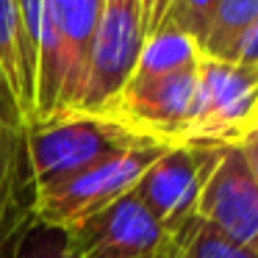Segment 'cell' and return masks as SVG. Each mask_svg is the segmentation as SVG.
Masks as SVG:
<instances>
[{
    "instance_id": "obj_6",
    "label": "cell",
    "mask_w": 258,
    "mask_h": 258,
    "mask_svg": "<svg viewBox=\"0 0 258 258\" xmlns=\"http://www.w3.org/2000/svg\"><path fill=\"white\" fill-rule=\"evenodd\" d=\"M195 217L228 244L258 252V180L236 142L222 147L200 191Z\"/></svg>"
},
{
    "instance_id": "obj_17",
    "label": "cell",
    "mask_w": 258,
    "mask_h": 258,
    "mask_svg": "<svg viewBox=\"0 0 258 258\" xmlns=\"http://www.w3.org/2000/svg\"><path fill=\"white\" fill-rule=\"evenodd\" d=\"M139 6H142V17H145V36H153L161 28L169 0H139Z\"/></svg>"
},
{
    "instance_id": "obj_1",
    "label": "cell",
    "mask_w": 258,
    "mask_h": 258,
    "mask_svg": "<svg viewBox=\"0 0 258 258\" xmlns=\"http://www.w3.org/2000/svg\"><path fill=\"white\" fill-rule=\"evenodd\" d=\"M36 197L58 189L78 172L142 145V136L108 114H61L25 131Z\"/></svg>"
},
{
    "instance_id": "obj_12",
    "label": "cell",
    "mask_w": 258,
    "mask_h": 258,
    "mask_svg": "<svg viewBox=\"0 0 258 258\" xmlns=\"http://www.w3.org/2000/svg\"><path fill=\"white\" fill-rule=\"evenodd\" d=\"M200 47L195 39L172 28H158L153 36H147L142 45L139 61L131 75V81H145V78H158V75L183 70L189 64L200 61Z\"/></svg>"
},
{
    "instance_id": "obj_18",
    "label": "cell",
    "mask_w": 258,
    "mask_h": 258,
    "mask_svg": "<svg viewBox=\"0 0 258 258\" xmlns=\"http://www.w3.org/2000/svg\"><path fill=\"white\" fill-rule=\"evenodd\" d=\"M236 145L241 147V153H244L247 164H250L252 175H255V180H258V125L247 128L244 134L239 136V142H236Z\"/></svg>"
},
{
    "instance_id": "obj_11",
    "label": "cell",
    "mask_w": 258,
    "mask_h": 258,
    "mask_svg": "<svg viewBox=\"0 0 258 258\" xmlns=\"http://www.w3.org/2000/svg\"><path fill=\"white\" fill-rule=\"evenodd\" d=\"M255 20L258 0H219L200 39V53L208 58L228 61L239 39L255 25Z\"/></svg>"
},
{
    "instance_id": "obj_14",
    "label": "cell",
    "mask_w": 258,
    "mask_h": 258,
    "mask_svg": "<svg viewBox=\"0 0 258 258\" xmlns=\"http://www.w3.org/2000/svg\"><path fill=\"white\" fill-rule=\"evenodd\" d=\"M172 236H175V258H258V252L233 247L225 239H219L217 233H211L208 228H203L197 217H191Z\"/></svg>"
},
{
    "instance_id": "obj_7",
    "label": "cell",
    "mask_w": 258,
    "mask_h": 258,
    "mask_svg": "<svg viewBox=\"0 0 258 258\" xmlns=\"http://www.w3.org/2000/svg\"><path fill=\"white\" fill-rule=\"evenodd\" d=\"M197 64L145 81H128L108 117L119 119L142 136L180 145L191 122L197 95Z\"/></svg>"
},
{
    "instance_id": "obj_3",
    "label": "cell",
    "mask_w": 258,
    "mask_h": 258,
    "mask_svg": "<svg viewBox=\"0 0 258 258\" xmlns=\"http://www.w3.org/2000/svg\"><path fill=\"white\" fill-rule=\"evenodd\" d=\"M258 125V64L200 56L186 142L233 145Z\"/></svg>"
},
{
    "instance_id": "obj_10",
    "label": "cell",
    "mask_w": 258,
    "mask_h": 258,
    "mask_svg": "<svg viewBox=\"0 0 258 258\" xmlns=\"http://www.w3.org/2000/svg\"><path fill=\"white\" fill-rule=\"evenodd\" d=\"M36 186L31 175L25 131L0 122V247L36 217Z\"/></svg>"
},
{
    "instance_id": "obj_13",
    "label": "cell",
    "mask_w": 258,
    "mask_h": 258,
    "mask_svg": "<svg viewBox=\"0 0 258 258\" xmlns=\"http://www.w3.org/2000/svg\"><path fill=\"white\" fill-rule=\"evenodd\" d=\"M0 258H81V255L64 228H50V225L39 222L34 217L17 236H12L0 247Z\"/></svg>"
},
{
    "instance_id": "obj_4",
    "label": "cell",
    "mask_w": 258,
    "mask_h": 258,
    "mask_svg": "<svg viewBox=\"0 0 258 258\" xmlns=\"http://www.w3.org/2000/svg\"><path fill=\"white\" fill-rule=\"evenodd\" d=\"M145 17L139 0H106L95 39L78 114H111L139 61L145 45ZM73 111V114H75Z\"/></svg>"
},
{
    "instance_id": "obj_2",
    "label": "cell",
    "mask_w": 258,
    "mask_h": 258,
    "mask_svg": "<svg viewBox=\"0 0 258 258\" xmlns=\"http://www.w3.org/2000/svg\"><path fill=\"white\" fill-rule=\"evenodd\" d=\"M169 147H172V142L147 139L142 145L131 147V150L103 158L100 164L78 172L58 189L36 197V208H34L36 219L50 225V228H64V230L84 222L86 217L106 208L117 197L134 191V186L139 183L145 169Z\"/></svg>"
},
{
    "instance_id": "obj_16",
    "label": "cell",
    "mask_w": 258,
    "mask_h": 258,
    "mask_svg": "<svg viewBox=\"0 0 258 258\" xmlns=\"http://www.w3.org/2000/svg\"><path fill=\"white\" fill-rule=\"evenodd\" d=\"M228 61H247V64H258V20L250 31L239 39L236 50L230 53Z\"/></svg>"
},
{
    "instance_id": "obj_9",
    "label": "cell",
    "mask_w": 258,
    "mask_h": 258,
    "mask_svg": "<svg viewBox=\"0 0 258 258\" xmlns=\"http://www.w3.org/2000/svg\"><path fill=\"white\" fill-rule=\"evenodd\" d=\"M103 3L106 0H45L50 31L61 53V97H58L53 117L73 114L81 100L92 39L100 23Z\"/></svg>"
},
{
    "instance_id": "obj_8",
    "label": "cell",
    "mask_w": 258,
    "mask_h": 258,
    "mask_svg": "<svg viewBox=\"0 0 258 258\" xmlns=\"http://www.w3.org/2000/svg\"><path fill=\"white\" fill-rule=\"evenodd\" d=\"M67 233L81 258H145L172 239L136 191L117 197L84 222L67 228Z\"/></svg>"
},
{
    "instance_id": "obj_15",
    "label": "cell",
    "mask_w": 258,
    "mask_h": 258,
    "mask_svg": "<svg viewBox=\"0 0 258 258\" xmlns=\"http://www.w3.org/2000/svg\"><path fill=\"white\" fill-rule=\"evenodd\" d=\"M217 3L219 0H169L167 14L161 20V28L180 31L189 39H195L197 47H200V39L206 34V25L211 20Z\"/></svg>"
},
{
    "instance_id": "obj_5",
    "label": "cell",
    "mask_w": 258,
    "mask_h": 258,
    "mask_svg": "<svg viewBox=\"0 0 258 258\" xmlns=\"http://www.w3.org/2000/svg\"><path fill=\"white\" fill-rule=\"evenodd\" d=\"M222 147L225 145H206V142L172 145L145 169L139 183L134 186L136 197L164 225L167 233L180 230L195 217L200 191L211 169L217 167Z\"/></svg>"
},
{
    "instance_id": "obj_19",
    "label": "cell",
    "mask_w": 258,
    "mask_h": 258,
    "mask_svg": "<svg viewBox=\"0 0 258 258\" xmlns=\"http://www.w3.org/2000/svg\"><path fill=\"white\" fill-rule=\"evenodd\" d=\"M145 258H175V236L169 239L167 247H161L158 252H153V255H145Z\"/></svg>"
}]
</instances>
